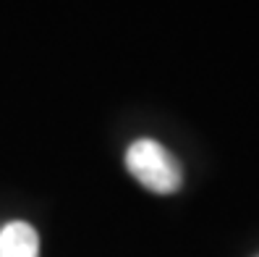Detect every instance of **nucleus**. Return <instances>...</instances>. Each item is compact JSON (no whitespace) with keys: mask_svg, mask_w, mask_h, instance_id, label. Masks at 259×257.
<instances>
[{"mask_svg":"<svg viewBox=\"0 0 259 257\" xmlns=\"http://www.w3.org/2000/svg\"><path fill=\"white\" fill-rule=\"evenodd\" d=\"M128 173L155 194H173L181 187V165L167 147L155 139H136L126 150Z\"/></svg>","mask_w":259,"mask_h":257,"instance_id":"f257e3e1","label":"nucleus"},{"mask_svg":"<svg viewBox=\"0 0 259 257\" xmlns=\"http://www.w3.org/2000/svg\"><path fill=\"white\" fill-rule=\"evenodd\" d=\"M0 257H39V236L29 223L11 221L0 229Z\"/></svg>","mask_w":259,"mask_h":257,"instance_id":"f03ea898","label":"nucleus"}]
</instances>
